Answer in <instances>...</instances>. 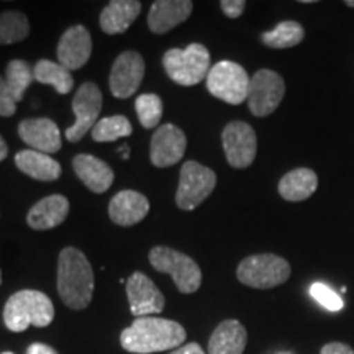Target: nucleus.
I'll return each mask as SVG.
<instances>
[{"label": "nucleus", "mask_w": 354, "mask_h": 354, "mask_svg": "<svg viewBox=\"0 0 354 354\" xmlns=\"http://www.w3.org/2000/svg\"><path fill=\"white\" fill-rule=\"evenodd\" d=\"M26 354H57L55 349L44 343H33L26 349Z\"/></svg>", "instance_id": "nucleus-36"}, {"label": "nucleus", "mask_w": 354, "mask_h": 354, "mask_svg": "<svg viewBox=\"0 0 354 354\" xmlns=\"http://www.w3.org/2000/svg\"><path fill=\"white\" fill-rule=\"evenodd\" d=\"M2 354H15V353H12V351H3Z\"/></svg>", "instance_id": "nucleus-41"}, {"label": "nucleus", "mask_w": 354, "mask_h": 354, "mask_svg": "<svg viewBox=\"0 0 354 354\" xmlns=\"http://www.w3.org/2000/svg\"><path fill=\"white\" fill-rule=\"evenodd\" d=\"M169 354H205V351H203V348L198 343H189L176 348L174 351H171Z\"/></svg>", "instance_id": "nucleus-35"}, {"label": "nucleus", "mask_w": 354, "mask_h": 354, "mask_svg": "<svg viewBox=\"0 0 354 354\" xmlns=\"http://www.w3.org/2000/svg\"><path fill=\"white\" fill-rule=\"evenodd\" d=\"M0 286H2V272H0Z\"/></svg>", "instance_id": "nucleus-42"}, {"label": "nucleus", "mask_w": 354, "mask_h": 354, "mask_svg": "<svg viewBox=\"0 0 354 354\" xmlns=\"http://www.w3.org/2000/svg\"><path fill=\"white\" fill-rule=\"evenodd\" d=\"M55 320V305L46 294L33 289L15 292L3 307V323L13 333H21L28 326L44 328Z\"/></svg>", "instance_id": "nucleus-3"}, {"label": "nucleus", "mask_w": 354, "mask_h": 354, "mask_svg": "<svg viewBox=\"0 0 354 354\" xmlns=\"http://www.w3.org/2000/svg\"><path fill=\"white\" fill-rule=\"evenodd\" d=\"M35 81V73L32 64L25 59H12L6 69V82L13 100L19 104L24 100L26 88Z\"/></svg>", "instance_id": "nucleus-27"}, {"label": "nucleus", "mask_w": 354, "mask_h": 354, "mask_svg": "<svg viewBox=\"0 0 354 354\" xmlns=\"http://www.w3.org/2000/svg\"><path fill=\"white\" fill-rule=\"evenodd\" d=\"M57 59L68 71L81 69L92 55V38L86 26H69L57 43Z\"/></svg>", "instance_id": "nucleus-15"}, {"label": "nucleus", "mask_w": 354, "mask_h": 354, "mask_svg": "<svg viewBox=\"0 0 354 354\" xmlns=\"http://www.w3.org/2000/svg\"><path fill=\"white\" fill-rule=\"evenodd\" d=\"M149 212V201L136 190H120L109 203V216L118 227L140 223Z\"/></svg>", "instance_id": "nucleus-17"}, {"label": "nucleus", "mask_w": 354, "mask_h": 354, "mask_svg": "<svg viewBox=\"0 0 354 354\" xmlns=\"http://www.w3.org/2000/svg\"><path fill=\"white\" fill-rule=\"evenodd\" d=\"M35 81L44 86L55 87L57 94L66 95L73 91L74 77L64 66L59 63H53L50 59H39L33 68Z\"/></svg>", "instance_id": "nucleus-25"}, {"label": "nucleus", "mask_w": 354, "mask_h": 354, "mask_svg": "<svg viewBox=\"0 0 354 354\" xmlns=\"http://www.w3.org/2000/svg\"><path fill=\"white\" fill-rule=\"evenodd\" d=\"M248 331L238 320H225L214 330L209 339V354H243Z\"/></svg>", "instance_id": "nucleus-23"}, {"label": "nucleus", "mask_w": 354, "mask_h": 354, "mask_svg": "<svg viewBox=\"0 0 354 354\" xmlns=\"http://www.w3.org/2000/svg\"><path fill=\"white\" fill-rule=\"evenodd\" d=\"M140 12L141 2L138 0H112L100 13L99 25L102 32L107 35L125 33L138 19Z\"/></svg>", "instance_id": "nucleus-21"}, {"label": "nucleus", "mask_w": 354, "mask_h": 354, "mask_svg": "<svg viewBox=\"0 0 354 354\" xmlns=\"http://www.w3.org/2000/svg\"><path fill=\"white\" fill-rule=\"evenodd\" d=\"M320 354H354V349L344 343H328L322 348Z\"/></svg>", "instance_id": "nucleus-34"}, {"label": "nucleus", "mask_w": 354, "mask_h": 354, "mask_svg": "<svg viewBox=\"0 0 354 354\" xmlns=\"http://www.w3.org/2000/svg\"><path fill=\"white\" fill-rule=\"evenodd\" d=\"M185 338L187 333L179 322L141 317L122 331L120 343L128 353L151 354L183 346Z\"/></svg>", "instance_id": "nucleus-1"}, {"label": "nucleus", "mask_w": 354, "mask_h": 354, "mask_svg": "<svg viewBox=\"0 0 354 354\" xmlns=\"http://www.w3.org/2000/svg\"><path fill=\"white\" fill-rule=\"evenodd\" d=\"M17 112V102L13 100V97L8 91L6 77L0 76V117L8 118L13 117Z\"/></svg>", "instance_id": "nucleus-32"}, {"label": "nucleus", "mask_w": 354, "mask_h": 354, "mask_svg": "<svg viewBox=\"0 0 354 354\" xmlns=\"http://www.w3.org/2000/svg\"><path fill=\"white\" fill-rule=\"evenodd\" d=\"M69 215V201L61 194H53L38 201L26 215V223L32 230L44 232L59 227Z\"/></svg>", "instance_id": "nucleus-19"}, {"label": "nucleus", "mask_w": 354, "mask_h": 354, "mask_svg": "<svg viewBox=\"0 0 354 354\" xmlns=\"http://www.w3.org/2000/svg\"><path fill=\"white\" fill-rule=\"evenodd\" d=\"M310 295L317 300L322 307H325L330 312H339L344 307L343 299L336 292L322 282H315L310 287Z\"/></svg>", "instance_id": "nucleus-31"}, {"label": "nucleus", "mask_w": 354, "mask_h": 354, "mask_svg": "<svg viewBox=\"0 0 354 354\" xmlns=\"http://www.w3.org/2000/svg\"><path fill=\"white\" fill-rule=\"evenodd\" d=\"M317 187V172L308 169V167H297V169H292L281 177L277 190L279 196L287 202H302L312 197Z\"/></svg>", "instance_id": "nucleus-24"}, {"label": "nucleus", "mask_w": 354, "mask_h": 354, "mask_svg": "<svg viewBox=\"0 0 354 354\" xmlns=\"http://www.w3.org/2000/svg\"><path fill=\"white\" fill-rule=\"evenodd\" d=\"M120 153H122V158H123V159L130 158V149H128V146H127V145H123V146H122V148H120Z\"/></svg>", "instance_id": "nucleus-38"}, {"label": "nucleus", "mask_w": 354, "mask_h": 354, "mask_svg": "<svg viewBox=\"0 0 354 354\" xmlns=\"http://www.w3.org/2000/svg\"><path fill=\"white\" fill-rule=\"evenodd\" d=\"M220 8L228 19H238V17L243 15L246 8L245 0H221Z\"/></svg>", "instance_id": "nucleus-33"}, {"label": "nucleus", "mask_w": 354, "mask_h": 354, "mask_svg": "<svg viewBox=\"0 0 354 354\" xmlns=\"http://www.w3.org/2000/svg\"><path fill=\"white\" fill-rule=\"evenodd\" d=\"M136 115L145 128H154L162 118V100L156 94H141L135 102Z\"/></svg>", "instance_id": "nucleus-30"}, {"label": "nucleus", "mask_w": 354, "mask_h": 354, "mask_svg": "<svg viewBox=\"0 0 354 354\" xmlns=\"http://www.w3.org/2000/svg\"><path fill=\"white\" fill-rule=\"evenodd\" d=\"M251 77L241 64L233 61H220L207 76V88L216 99L230 105H240L248 100Z\"/></svg>", "instance_id": "nucleus-7"}, {"label": "nucleus", "mask_w": 354, "mask_h": 354, "mask_svg": "<svg viewBox=\"0 0 354 354\" xmlns=\"http://www.w3.org/2000/svg\"><path fill=\"white\" fill-rule=\"evenodd\" d=\"M344 3H346L348 7H354V0H346V2H344Z\"/></svg>", "instance_id": "nucleus-39"}, {"label": "nucleus", "mask_w": 354, "mask_h": 354, "mask_svg": "<svg viewBox=\"0 0 354 354\" xmlns=\"http://www.w3.org/2000/svg\"><path fill=\"white\" fill-rule=\"evenodd\" d=\"M15 166L25 176L32 177L35 180L51 183L61 177V165L53 159L50 154H44L35 149H21L15 154Z\"/></svg>", "instance_id": "nucleus-22"}, {"label": "nucleus", "mask_w": 354, "mask_h": 354, "mask_svg": "<svg viewBox=\"0 0 354 354\" xmlns=\"http://www.w3.org/2000/svg\"><path fill=\"white\" fill-rule=\"evenodd\" d=\"M185 148V133L174 123H166L154 131L149 146V159L156 167H171L184 158Z\"/></svg>", "instance_id": "nucleus-14"}, {"label": "nucleus", "mask_w": 354, "mask_h": 354, "mask_svg": "<svg viewBox=\"0 0 354 354\" xmlns=\"http://www.w3.org/2000/svg\"><path fill=\"white\" fill-rule=\"evenodd\" d=\"M221 143L228 165L234 169H246L254 162L258 153V138L250 123L230 122L221 131Z\"/></svg>", "instance_id": "nucleus-11"}, {"label": "nucleus", "mask_w": 354, "mask_h": 354, "mask_svg": "<svg viewBox=\"0 0 354 354\" xmlns=\"http://www.w3.org/2000/svg\"><path fill=\"white\" fill-rule=\"evenodd\" d=\"M19 135L35 151L53 154L63 148L59 128L51 118H26L19 123Z\"/></svg>", "instance_id": "nucleus-16"}, {"label": "nucleus", "mask_w": 354, "mask_h": 354, "mask_svg": "<svg viewBox=\"0 0 354 354\" xmlns=\"http://www.w3.org/2000/svg\"><path fill=\"white\" fill-rule=\"evenodd\" d=\"M148 259L158 272L169 274L176 287L183 294H194L202 286L201 266L180 251L172 250L169 246H154L149 251Z\"/></svg>", "instance_id": "nucleus-6"}, {"label": "nucleus", "mask_w": 354, "mask_h": 354, "mask_svg": "<svg viewBox=\"0 0 354 354\" xmlns=\"http://www.w3.org/2000/svg\"><path fill=\"white\" fill-rule=\"evenodd\" d=\"M30 21L25 13L19 10H7L0 13V46L20 43L28 38Z\"/></svg>", "instance_id": "nucleus-28"}, {"label": "nucleus", "mask_w": 354, "mask_h": 354, "mask_svg": "<svg viewBox=\"0 0 354 354\" xmlns=\"http://www.w3.org/2000/svg\"><path fill=\"white\" fill-rule=\"evenodd\" d=\"M194 10L190 0H156L149 8L148 26L153 33L171 32L177 25L184 24Z\"/></svg>", "instance_id": "nucleus-18"}, {"label": "nucleus", "mask_w": 354, "mask_h": 354, "mask_svg": "<svg viewBox=\"0 0 354 354\" xmlns=\"http://www.w3.org/2000/svg\"><path fill=\"white\" fill-rule=\"evenodd\" d=\"M73 169L81 183L95 194L107 192L115 180L112 167L92 154H77L73 159Z\"/></svg>", "instance_id": "nucleus-20"}, {"label": "nucleus", "mask_w": 354, "mask_h": 354, "mask_svg": "<svg viewBox=\"0 0 354 354\" xmlns=\"http://www.w3.org/2000/svg\"><path fill=\"white\" fill-rule=\"evenodd\" d=\"M104 104L100 87L95 82H84L73 99V112L76 115V122L66 130V138L71 143H77L87 131H92L95 123L99 122V115Z\"/></svg>", "instance_id": "nucleus-10"}, {"label": "nucleus", "mask_w": 354, "mask_h": 354, "mask_svg": "<svg viewBox=\"0 0 354 354\" xmlns=\"http://www.w3.org/2000/svg\"><path fill=\"white\" fill-rule=\"evenodd\" d=\"M133 133V127L130 120L123 115H113V117L100 118L92 128V140L97 143H110L118 138H127Z\"/></svg>", "instance_id": "nucleus-29"}, {"label": "nucleus", "mask_w": 354, "mask_h": 354, "mask_svg": "<svg viewBox=\"0 0 354 354\" xmlns=\"http://www.w3.org/2000/svg\"><path fill=\"white\" fill-rule=\"evenodd\" d=\"M130 312L136 318L154 317L165 310L166 300L158 286L143 272H133L127 281Z\"/></svg>", "instance_id": "nucleus-13"}, {"label": "nucleus", "mask_w": 354, "mask_h": 354, "mask_svg": "<svg viewBox=\"0 0 354 354\" xmlns=\"http://www.w3.org/2000/svg\"><path fill=\"white\" fill-rule=\"evenodd\" d=\"M300 3H313V0H302Z\"/></svg>", "instance_id": "nucleus-40"}, {"label": "nucleus", "mask_w": 354, "mask_h": 354, "mask_svg": "<svg viewBox=\"0 0 354 354\" xmlns=\"http://www.w3.org/2000/svg\"><path fill=\"white\" fill-rule=\"evenodd\" d=\"M290 264L282 256L264 253L248 256L238 264L236 277L241 284L253 289H274L290 277Z\"/></svg>", "instance_id": "nucleus-5"}, {"label": "nucleus", "mask_w": 354, "mask_h": 354, "mask_svg": "<svg viewBox=\"0 0 354 354\" xmlns=\"http://www.w3.org/2000/svg\"><path fill=\"white\" fill-rule=\"evenodd\" d=\"M305 30L299 21L286 20L281 21L271 32H264L261 35V43L272 50H286L294 48L304 41Z\"/></svg>", "instance_id": "nucleus-26"}, {"label": "nucleus", "mask_w": 354, "mask_h": 354, "mask_svg": "<svg viewBox=\"0 0 354 354\" xmlns=\"http://www.w3.org/2000/svg\"><path fill=\"white\" fill-rule=\"evenodd\" d=\"M7 156H8V146L6 143V140L2 138V135H0V162H2Z\"/></svg>", "instance_id": "nucleus-37"}, {"label": "nucleus", "mask_w": 354, "mask_h": 354, "mask_svg": "<svg viewBox=\"0 0 354 354\" xmlns=\"http://www.w3.org/2000/svg\"><path fill=\"white\" fill-rule=\"evenodd\" d=\"M166 74L179 86L192 87L207 79L210 73V53L201 43L189 44L184 50L172 48L162 56Z\"/></svg>", "instance_id": "nucleus-4"}, {"label": "nucleus", "mask_w": 354, "mask_h": 354, "mask_svg": "<svg viewBox=\"0 0 354 354\" xmlns=\"http://www.w3.org/2000/svg\"><path fill=\"white\" fill-rule=\"evenodd\" d=\"M286 95V82L281 74L271 69L254 73L248 92V107L254 117L263 118L274 113Z\"/></svg>", "instance_id": "nucleus-9"}, {"label": "nucleus", "mask_w": 354, "mask_h": 354, "mask_svg": "<svg viewBox=\"0 0 354 354\" xmlns=\"http://www.w3.org/2000/svg\"><path fill=\"white\" fill-rule=\"evenodd\" d=\"M215 187L216 174L214 169L197 161H187L180 169L179 187L176 192L177 207L185 212L197 209L205 198L210 197Z\"/></svg>", "instance_id": "nucleus-8"}, {"label": "nucleus", "mask_w": 354, "mask_h": 354, "mask_svg": "<svg viewBox=\"0 0 354 354\" xmlns=\"http://www.w3.org/2000/svg\"><path fill=\"white\" fill-rule=\"evenodd\" d=\"M57 294L66 307L84 310L94 295V271L87 256L68 246L57 256Z\"/></svg>", "instance_id": "nucleus-2"}, {"label": "nucleus", "mask_w": 354, "mask_h": 354, "mask_svg": "<svg viewBox=\"0 0 354 354\" xmlns=\"http://www.w3.org/2000/svg\"><path fill=\"white\" fill-rule=\"evenodd\" d=\"M145 77V59L136 51H123L110 71V92L117 99H128L138 91Z\"/></svg>", "instance_id": "nucleus-12"}]
</instances>
